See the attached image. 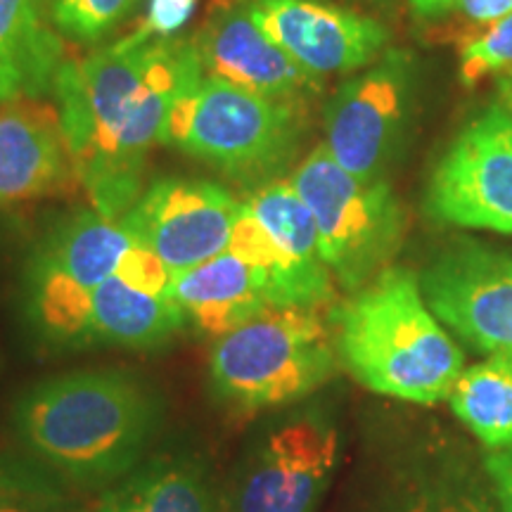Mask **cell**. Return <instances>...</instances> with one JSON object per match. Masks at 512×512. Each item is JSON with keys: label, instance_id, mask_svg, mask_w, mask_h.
Returning a JSON list of instances; mask_svg holds the SVG:
<instances>
[{"label": "cell", "instance_id": "obj_1", "mask_svg": "<svg viewBox=\"0 0 512 512\" xmlns=\"http://www.w3.org/2000/svg\"><path fill=\"white\" fill-rule=\"evenodd\" d=\"M204 79L192 41L166 38L138 48L114 46L67 60L55 102L76 181L93 211L119 221L145 192V164L164 145L178 98Z\"/></svg>", "mask_w": 512, "mask_h": 512}, {"label": "cell", "instance_id": "obj_2", "mask_svg": "<svg viewBox=\"0 0 512 512\" xmlns=\"http://www.w3.org/2000/svg\"><path fill=\"white\" fill-rule=\"evenodd\" d=\"M10 420L29 458L64 484L102 491L147 458L164 396L136 370H72L24 389Z\"/></svg>", "mask_w": 512, "mask_h": 512}, {"label": "cell", "instance_id": "obj_3", "mask_svg": "<svg viewBox=\"0 0 512 512\" xmlns=\"http://www.w3.org/2000/svg\"><path fill=\"white\" fill-rule=\"evenodd\" d=\"M339 366L370 392L418 406L448 401L463 349L434 316L420 280L389 266L330 313Z\"/></svg>", "mask_w": 512, "mask_h": 512}, {"label": "cell", "instance_id": "obj_4", "mask_svg": "<svg viewBox=\"0 0 512 512\" xmlns=\"http://www.w3.org/2000/svg\"><path fill=\"white\" fill-rule=\"evenodd\" d=\"M339 370L330 318L320 309H268L216 339L209 384L238 413L285 408L325 387Z\"/></svg>", "mask_w": 512, "mask_h": 512}, {"label": "cell", "instance_id": "obj_5", "mask_svg": "<svg viewBox=\"0 0 512 512\" xmlns=\"http://www.w3.org/2000/svg\"><path fill=\"white\" fill-rule=\"evenodd\" d=\"M136 240L121 221L88 209L57 223L29 256L22 278V309L29 330L50 349H91L88 320L93 292Z\"/></svg>", "mask_w": 512, "mask_h": 512}, {"label": "cell", "instance_id": "obj_6", "mask_svg": "<svg viewBox=\"0 0 512 512\" xmlns=\"http://www.w3.org/2000/svg\"><path fill=\"white\" fill-rule=\"evenodd\" d=\"M302 133L304 105L261 98L204 76L171 110L164 145L240 181H273L275 169L294 157Z\"/></svg>", "mask_w": 512, "mask_h": 512}, {"label": "cell", "instance_id": "obj_7", "mask_svg": "<svg viewBox=\"0 0 512 512\" xmlns=\"http://www.w3.org/2000/svg\"><path fill=\"white\" fill-rule=\"evenodd\" d=\"M292 185L318 228L320 256L342 290L358 292L394 261L406 238V209L387 181H363L318 145Z\"/></svg>", "mask_w": 512, "mask_h": 512}, {"label": "cell", "instance_id": "obj_8", "mask_svg": "<svg viewBox=\"0 0 512 512\" xmlns=\"http://www.w3.org/2000/svg\"><path fill=\"white\" fill-rule=\"evenodd\" d=\"M228 249L264 271L273 309H323L335 302L316 221L290 178L266 181L242 202Z\"/></svg>", "mask_w": 512, "mask_h": 512}, {"label": "cell", "instance_id": "obj_9", "mask_svg": "<svg viewBox=\"0 0 512 512\" xmlns=\"http://www.w3.org/2000/svg\"><path fill=\"white\" fill-rule=\"evenodd\" d=\"M339 463V430L309 408L273 422L230 479L226 512H316Z\"/></svg>", "mask_w": 512, "mask_h": 512}, {"label": "cell", "instance_id": "obj_10", "mask_svg": "<svg viewBox=\"0 0 512 512\" xmlns=\"http://www.w3.org/2000/svg\"><path fill=\"white\" fill-rule=\"evenodd\" d=\"M415 100V60L387 48L325 107V150L363 181H382L401 155Z\"/></svg>", "mask_w": 512, "mask_h": 512}, {"label": "cell", "instance_id": "obj_11", "mask_svg": "<svg viewBox=\"0 0 512 512\" xmlns=\"http://www.w3.org/2000/svg\"><path fill=\"white\" fill-rule=\"evenodd\" d=\"M434 221L512 235V114L489 107L448 145L425 192Z\"/></svg>", "mask_w": 512, "mask_h": 512}, {"label": "cell", "instance_id": "obj_12", "mask_svg": "<svg viewBox=\"0 0 512 512\" xmlns=\"http://www.w3.org/2000/svg\"><path fill=\"white\" fill-rule=\"evenodd\" d=\"M434 316L491 361L512 366V254L453 242L420 275Z\"/></svg>", "mask_w": 512, "mask_h": 512}, {"label": "cell", "instance_id": "obj_13", "mask_svg": "<svg viewBox=\"0 0 512 512\" xmlns=\"http://www.w3.org/2000/svg\"><path fill=\"white\" fill-rule=\"evenodd\" d=\"M240 214L242 202L221 185L200 178H159L119 221L171 273H181L226 252Z\"/></svg>", "mask_w": 512, "mask_h": 512}, {"label": "cell", "instance_id": "obj_14", "mask_svg": "<svg viewBox=\"0 0 512 512\" xmlns=\"http://www.w3.org/2000/svg\"><path fill=\"white\" fill-rule=\"evenodd\" d=\"M254 22L299 67L325 81L366 69L389 46L377 19L323 0H245Z\"/></svg>", "mask_w": 512, "mask_h": 512}, {"label": "cell", "instance_id": "obj_15", "mask_svg": "<svg viewBox=\"0 0 512 512\" xmlns=\"http://www.w3.org/2000/svg\"><path fill=\"white\" fill-rule=\"evenodd\" d=\"M204 76L278 102L304 105L323 91L259 24L245 0H216L202 29L192 38Z\"/></svg>", "mask_w": 512, "mask_h": 512}, {"label": "cell", "instance_id": "obj_16", "mask_svg": "<svg viewBox=\"0 0 512 512\" xmlns=\"http://www.w3.org/2000/svg\"><path fill=\"white\" fill-rule=\"evenodd\" d=\"M72 181L57 107L41 100L0 105V207L53 195Z\"/></svg>", "mask_w": 512, "mask_h": 512}, {"label": "cell", "instance_id": "obj_17", "mask_svg": "<svg viewBox=\"0 0 512 512\" xmlns=\"http://www.w3.org/2000/svg\"><path fill=\"white\" fill-rule=\"evenodd\" d=\"M171 294L190 323L214 339L273 309L264 271L230 249L200 266L174 273Z\"/></svg>", "mask_w": 512, "mask_h": 512}, {"label": "cell", "instance_id": "obj_18", "mask_svg": "<svg viewBox=\"0 0 512 512\" xmlns=\"http://www.w3.org/2000/svg\"><path fill=\"white\" fill-rule=\"evenodd\" d=\"M53 0H0V105L53 93L64 57Z\"/></svg>", "mask_w": 512, "mask_h": 512}, {"label": "cell", "instance_id": "obj_19", "mask_svg": "<svg viewBox=\"0 0 512 512\" xmlns=\"http://www.w3.org/2000/svg\"><path fill=\"white\" fill-rule=\"evenodd\" d=\"M190 323L174 294H155L110 275L98 285L91 302L88 344L128 351H152Z\"/></svg>", "mask_w": 512, "mask_h": 512}, {"label": "cell", "instance_id": "obj_20", "mask_svg": "<svg viewBox=\"0 0 512 512\" xmlns=\"http://www.w3.org/2000/svg\"><path fill=\"white\" fill-rule=\"evenodd\" d=\"M98 512H216L209 472L185 453H152L102 489Z\"/></svg>", "mask_w": 512, "mask_h": 512}, {"label": "cell", "instance_id": "obj_21", "mask_svg": "<svg viewBox=\"0 0 512 512\" xmlns=\"http://www.w3.org/2000/svg\"><path fill=\"white\" fill-rule=\"evenodd\" d=\"M451 411L489 451L512 446V366L486 358L465 368L451 396Z\"/></svg>", "mask_w": 512, "mask_h": 512}, {"label": "cell", "instance_id": "obj_22", "mask_svg": "<svg viewBox=\"0 0 512 512\" xmlns=\"http://www.w3.org/2000/svg\"><path fill=\"white\" fill-rule=\"evenodd\" d=\"M389 512H498L494 489L463 465L444 463L403 484Z\"/></svg>", "mask_w": 512, "mask_h": 512}, {"label": "cell", "instance_id": "obj_23", "mask_svg": "<svg viewBox=\"0 0 512 512\" xmlns=\"http://www.w3.org/2000/svg\"><path fill=\"white\" fill-rule=\"evenodd\" d=\"M143 0H53L55 24L74 43H98L117 31Z\"/></svg>", "mask_w": 512, "mask_h": 512}, {"label": "cell", "instance_id": "obj_24", "mask_svg": "<svg viewBox=\"0 0 512 512\" xmlns=\"http://www.w3.org/2000/svg\"><path fill=\"white\" fill-rule=\"evenodd\" d=\"M505 69L512 72V15L467 41L460 50V76L465 83H477L482 76Z\"/></svg>", "mask_w": 512, "mask_h": 512}, {"label": "cell", "instance_id": "obj_25", "mask_svg": "<svg viewBox=\"0 0 512 512\" xmlns=\"http://www.w3.org/2000/svg\"><path fill=\"white\" fill-rule=\"evenodd\" d=\"M197 0H150L147 3L145 19L126 38L117 41L121 48H138L152 41H166L176 38L195 12Z\"/></svg>", "mask_w": 512, "mask_h": 512}, {"label": "cell", "instance_id": "obj_26", "mask_svg": "<svg viewBox=\"0 0 512 512\" xmlns=\"http://www.w3.org/2000/svg\"><path fill=\"white\" fill-rule=\"evenodd\" d=\"M74 508L72 496L60 486H0V512H67Z\"/></svg>", "mask_w": 512, "mask_h": 512}, {"label": "cell", "instance_id": "obj_27", "mask_svg": "<svg viewBox=\"0 0 512 512\" xmlns=\"http://www.w3.org/2000/svg\"><path fill=\"white\" fill-rule=\"evenodd\" d=\"M62 479H57L53 472L46 470L41 463H36L29 456H12V453L0 451V486H60Z\"/></svg>", "mask_w": 512, "mask_h": 512}, {"label": "cell", "instance_id": "obj_28", "mask_svg": "<svg viewBox=\"0 0 512 512\" xmlns=\"http://www.w3.org/2000/svg\"><path fill=\"white\" fill-rule=\"evenodd\" d=\"M484 472L494 489L498 512H512V446L491 451L484 458Z\"/></svg>", "mask_w": 512, "mask_h": 512}, {"label": "cell", "instance_id": "obj_29", "mask_svg": "<svg viewBox=\"0 0 512 512\" xmlns=\"http://www.w3.org/2000/svg\"><path fill=\"white\" fill-rule=\"evenodd\" d=\"M453 8H458L472 22L494 27L512 15V0H453Z\"/></svg>", "mask_w": 512, "mask_h": 512}, {"label": "cell", "instance_id": "obj_30", "mask_svg": "<svg viewBox=\"0 0 512 512\" xmlns=\"http://www.w3.org/2000/svg\"><path fill=\"white\" fill-rule=\"evenodd\" d=\"M411 3L425 17H439L453 8V0H411Z\"/></svg>", "mask_w": 512, "mask_h": 512}, {"label": "cell", "instance_id": "obj_31", "mask_svg": "<svg viewBox=\"0 0 512 512\" xmlns=\"http://www.w3.org/2000/svg\"><path fill=\"white\" fill-rule=\"evenodd\" d=\"M67 512H98V510H81V508H72V510H67Z\"/></svg>", "mask_w": 512, "mask_h": 512}, {"label": "cell", "instance_id": "obj_32", "mask_svg": "<svg viewBox=\"0 0 512 512\" xmlns=\"http://www.w3.org/2000/svg\"><path fill=\"white\" fill-rule=\"evenodd\" d=\"M505 88H508V91L512 93V76H510V79H508V81H505Z\"/></svg>", "mask_w": 512, "mask_h": 512}, {"label": "cell", "instance_id": "obj_33", "mask_svg": "<svg viewBox=\"0 0 512 512\" xmlns=\"http://www.w3.org/2000/svg\"><path fill=\"white\" fill-rule=\"evenodd\" d=\"M366 3H392V0H366Z\"/></svg>", "mask_w": 512, "mask_h": 512}]
</instances>
